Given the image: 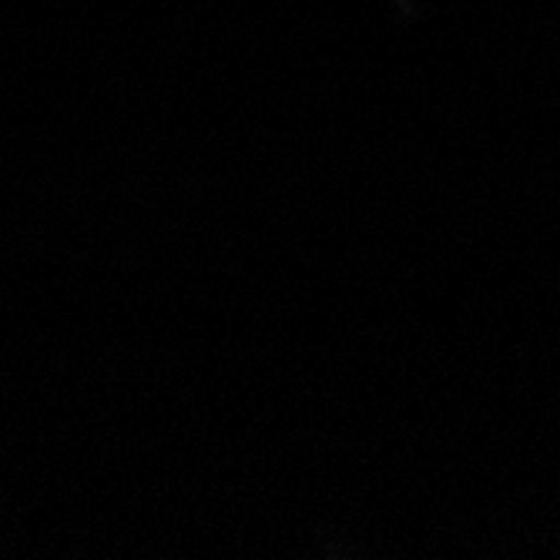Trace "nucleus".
Segmentation results:
<instances>
[]
</instances>
